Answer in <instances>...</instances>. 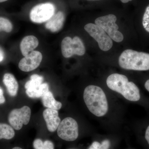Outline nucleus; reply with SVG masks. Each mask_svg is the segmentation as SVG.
Instances as JSON below:
<instances>
[{
  "mask_svg": "<svg viewBox=\"0 0 149 149\" xmlns=\"http://www.w3.org/2000/svg\"><path fill=\"white\" fill-rule=\"evenodd\" d=\"M86 106L93 114L97 117L106 114L109 109L106 95L102 89L95 85H89L83 93Z\"/></svg>",
  "mask_w": 149,
  "mask_h": 149,
  "instance_id": "1",
  "label": "nucleus"
},
{
  "mask_svg": "<svg viewBox=\"0 0 149 149\" xmlns=\"http://www.w3.org/2000/svg\"><path fill=\"white\" fill-rule=\"evenodd\" d=\"M107 84L112 91L120 93L125 99L132 102H137L141 99L140 90L132 82H129L123 74L113 73L107 78Z\"/></svg>",
  "mask_w": 149,
  "mask_h": 149,
  "instance_id": "2",
  "label": "nucleus"
},
{
  "mask_svg": "<svg viewBox=\"0 0 149 149\" xmlns=\"http://www.w3.org/2000/svg\"><path fill=\"white\" fill-rule=\"evenodd\" d=\"M118 63L123 69L147 71L149 70V54L132 49L125 50L119 56Z\"/></svg>",
  "mask_w": 149,
  "mask_h": 149,
  "instance_id": "3",
  "label": "nucleus"
},
{
  "mask_svg": "<svg viewBox=\"0 0 149 149\" xmlns=\"http://www.w3.org/2000/svg\"><path fill=\"white\" fill-rule=\"evenodd\" d=\"M116 20L115 15L109 14L98 17L95 20V23L102 27L111 40L120 42L123 40V36L118 31V25L116 23Z\"/></svg>",
  "mask_w": 149,
  "mask_h": 149,
  "instance_id": "4",
  "label": "nucleus"
},
{
  "mask_svg": "<svg viewBox=\"0 0 149 149\" xmlns=\"http://www.w3.org/2000/svg\"><path fill=\"white\" fill-rule=\"evenodd\" d=\"M61 48L62 54L66 58L71 57L74 55L83 56L85 52L84 43L77 36L73 39L69 37H65L62 41Z\"/></svg>",
  "mask_w": 149,
  "mask_h": 149,
  "instance_id": "5",
  "label": "nucleus"
},
{
  "mask_svg": "<svg viewBox=\"0 0 149 149\" xmlns=\"http://www.w3.org/2000/svg\"><path fill=\"white\" fill-rule=\"evenodd\" d=\"M84 28L85 31L97 41L100 49L107 52L111 49L113 46L112 41L102 27L91 23L85 25Z\"/></svg>",
  "mask_w": 149,
  "mask_h": 149,
  "instance_id": "6",
  "label": "nucleus"
},
{
  "mask_svg": "<svg viewBox=\"0 0 149 149\" xmlns=\"http://www.w3.org/2000/svg\"><path fill=\"white\" fill-rule=\"evenodd\" d=\"M57 134L60 138L64 141H75L79 135L77 121L72 118H65L60 123L57 128Z\"/></svg>",
  "mask_w": 149,
  "mask_h": 149,
  "instance_id": "7",
  "label": "nucleus"
},
{
  "mask_svg": "<svg viewBox=\"0 0 149 149\" xmlns=\"http://www.w3.org/2000/svg\"><path fill=\"white\" fill-rule=\"evenodd\" d=\"M55 7L51 3L37 5L32 8L29 14L31 21L36 23L47 22L54 14Z\"/></svg>",
  "mask_w": 149,
  "mask_h": 149,
  "instance_id": "8",
  "label": "nucleus"
},
{
  "mask_svg": "<svg viewBox=\"0 0 149 149\" xmlns=\"http://www.w3.org/2000/svg\"><path fill=\"white\" fill-rule=\"evenodd\" d=\"M31 111L27 106L20 109L12 110L8 116V121L12 127L18 130H20L23 125H27L30 120Z\"/></svg>",
  "mask_w": 149,
  "mask_h": 149,
  "instance_id": "9",
  "label": "nucleus"
},
{
  "mask_svg": "<svg viewBox=\"0 0 149 149\" xmlns=\"http://www.w3.org/2000/svg\"><path fill=\"white\" fill-rule=\"evenodd\" d=\"M42 60V55L40 52L32 51L20 61L18 64L19 68L24 72H30L39 67Z\"/></svg>",
  "mask_w": 149,
  "mask_h": 149,
  "instance_id": "10",
  "label": "nucleus"
},
{
  "mask_svg": "<svg viewBox=\"0 0 149 149\" xmlns=\"http://www.w3.org/2000/svg\"><path fill=\"white\" fill-rule=\"evenodd\" d=\"M43 117L46 121L48 130L54 132L58 128L61 122L58 116V111L56 110L46 109L43 112Z\"/></svg>",
  "mask_w": 149,
  "mask_h": 149,
  "instance_id": "11",
  "label": "nucleus"
},
{
  "mask_svg": "<svg viewBox=\"0 0 149 149\" xmlns=\"http://www.w3.org/2000/svg\"><path fill=\"white\" fill-rule=\"evenodd\" d=\"M65 20V15L62 11H58L45 24V27L51 32H58L63 28Z\"/></svg>",
  "mask_w": 149,
  "mask_h": 149,
  "instance_id": "12",
  "label": "nucleus"
},
{
  "mask_svg": "<svg viewBox=\"0 0 149 149\" xmlns=\"http://www.w3.org/2000/svg\"><path fill=\"white\" fill-rule=\"evenodd\" d=\"M39 43L38 39L33 35L24 37L20 44L22 54L24 56H27L38 47Z\"/></svg>",
  "mask_w": 149,
  "mask_h": 149,
  "instance_id": "13",
  "label": "nucleus"
},
{
  "mask_svg": "<svg viewBox=\"0 0 149 149\" xmlns=\"http://www.w3.org/2000/svg\"><path fill=\"white\" fill-rule=\"evenodd\" d=\"M3 83L5 85L9 95L11 97L16 95L19 85L14 76L10 73H7L4 75Z\"/></svg>",
  "mask_w": 149,
  "mask_h": 149,
  "instance_id": "14",
  "label": "nucleus"
},
{
  "mask_svg": "<svg viewBox=\"0 0 149 149\" xmlns=\"http://www.w3.org/2000/svg\"><path fill=\"white\" fill-rule=\"evenodd\" d=\"M42 102L45 107L56 110L61 109L62 106L61 103L56 100L52 93L49 91L42 97Z\"/></svg>",
  "mask_w": 149,
  "mask_h": 149,
  "instance_id": "15",
  "label": "nucleus"
},
{
  "mask_svg": "<svg viewBox=\"0 0 149 149\" xmlns=\"http://www.w3.org/2000/svg\"><path fill=\"white\" fill-rule=\"evenodd\" d=\"M49 85L47 83H44L36 88L27 89L26 93L30 98H39L42 96L49 91Z\"/></svg>",
  "mask_w": 149,
  "mask_h": 149,
  "instance_id": "16",
  "label": "nucleus"
},
{
  "mask_svg": "<svg viewBox=\"0 0 149 149\" xmlns=\"http://www.w3.org/2000/svg\"><path fill=\"white\" fill-rule=\"evenodd\" d=\"M15 132L12 127L6 123H0V140H10L13 139Z\"/></svg>",
  "mask_w": 149,
  "mask_h": 149,
  "instance_id": "17",
  "label": "nucleus"
},
{
  "mask_svg": "<svg viewBox=\"0 0 149 149\" xmlns=\"http://www.w3.org/2000/svg\"><path fill=\"white\" fill-rule=\"evenodd\" d=\"M44 77L38 74H33L30 77V80L25 83L24 87L26 90L36 88L42 84Z\"/></svg>",
  "mask_w": 149,
  "mask_h": 149,
  "instance_id": "18",
  "label": "nucleus"
},
{
  "mask_svg": "<svg viewBox=\"0 0 149 149\" xmlns=\"http://www.w3.org/2000/svg\"><path fill=\"white\" fill-rule=\"evenodd\" d=\"M33 145L35 149H54L53 143L48 140L43 142L41 139H37L34 141Z\"/></svg>",
  "mask_w": 149,
  "mask_h": 149,
  "instance_id": "19",
  "label": "nucleus"
},
{
  "mask_svg": "<svg viewBox=\"0 0 149 149\" xmlns=\"http://www.w3.org/2000/svg\"><path fill=\"white\" fill-rule=\"evenodd\" d=\"M12 29V24L8 19L0 17V31H4L8 33L11 32Z\"/></svg>",
  "mask_w": 149,
  "mask_h": 149,
  "instance_id": "20",
  "label": "nucleus"
},
{
  "mask_svg": "<svg viewBox=\"0 0 149 149\" xmlns=\"http://www.w3.org/2000/svg\"><path fill=\"white\" fill-rule=\"evenodd\" d=\"M142 24L145 30L149 33V4L146 8L143 15Z\"/></svg>",
  "mask_w": 149,
  "mask_h": 149,
  "instance_id": "21",
  "label": "nucleus"
},
{
  "mask_svg": "<svg viewBox=\"0 0 149 149\" xmlns=\"http://www.w3.org/2000/svg\"><path fill=\"white\" fill-rule=\"evenodd\" d=\"M110 145L109 141L107 140H104L102 143L95 141L93 142L88 149H109Z\"/></svg>",
  "mask_w": 149,
  "mask_h": 149,
  "instance_id": "22",
  "label": "nucleus"
},
{
  "mask_svg": "<svg viewBox=\"0 0 149 149\" xmlns=\"http://www.w3.org/2000/svg\"><path fill=\"white\" fill-rule=\"evenodd\" d=\"M5 101V98L3 95V91L0 86V104L4 103Z\"/></svg>",
  "mask_w": 149,
  "mask_h": 149,
  "instance_id": "23",
  "label": "nucleus"
},
{
  "mask_svg": "<svg viewBox=\"0 0 149 149\" xmlns=\"http://www.w3.org/2000/svg\"><path fill=\"white\" fill-rule=\"evenodd\" d=\"M145 138L149 145V125L147 128L145 133Z\"/></svg>",
  "mask_w": 149,
  "mask_h": 149,
  "instance_id": "24",
  "label": "nucleus"
},
{
  "mask_svg": "<svg viewBox=\"0 0 149 149\" xmlns=\"http://www.w3.org/2000/svg\"><path fill=\"white\" fill-rule=\"evenodd\" d=\"M4 58V53L1 48L0 47V62L2 61Z\"/></svg>",
  "mask_w": 149,
  "mask_h": 149,
  "instance_id": "25",
  "label": "nucleus"
},
{
  "mask_svg": "<svg viewBox=\"0 0 149 149\" xmlns=\"http://www.w3.org/2000/svg\"><path fill=\"white\" fill-rule=\"evenodd\" d=\"M145 87L147 91L149 92V79L146 81L145 84Z\"/></svg>",
  "mask_w": 149,
  "mask_h": 149,
  "instance_id": "26",
  "label": "nucleus"
},
{
  "mask_svg": "<svg viewBox=\"0 0 149 149\" xmlns=\"http://www.w3.org/2000/svg\"><path fill=\"white\" fill-rule=\"evenodd\" d=\"M123 3H127L133 0H120Z\"/></svg>",
  "mask_w": 149,
  "mask_h": 149,
  "instance_id": "27",
  "label": "nucleus"
},
{
  "mask_svg": "<svg viewBox=\"0 0 149 149\" xmlns=\"http://www.w3.org/2000/svg\"><path fill=\"white\" fill-rule=\"evenodd\" d=\"M12 149H22L21 148H19V147H15V148H13Z\"/></svg>",
  "mask_w": 149,
  "mask_h": 149,
  "instance_id": "28",
  "label": "nucleus"
},
{
  "mask_svg": "<svg viewBox=\"0 0 149 149\" xmlns=\"http://www.w3.org/2000/svg\"><path fill=\"white\" fill-rule=\"evenodd\" d=\"M8 0H0V3L6 1Z\"/></svg>",
  "mask_w": 149,
  "mask_h": 149,
  "instance_id": "29",
  "label": "nucleus"
},
{
  "mask_svg": "<svg viewBox=\"0 0 149 149\" xmlns=\"http://www.w3.org/2000/svg\"><path fill=\"white\" fill-rule=\"evenodd\" d=\"M88 1H100V0H88Z\"/></svg>",
  "mask_w": 149,
  "mask_h": 149,
  "instance_id": "30",
  "label": "nucleus"
}]
</instances>
